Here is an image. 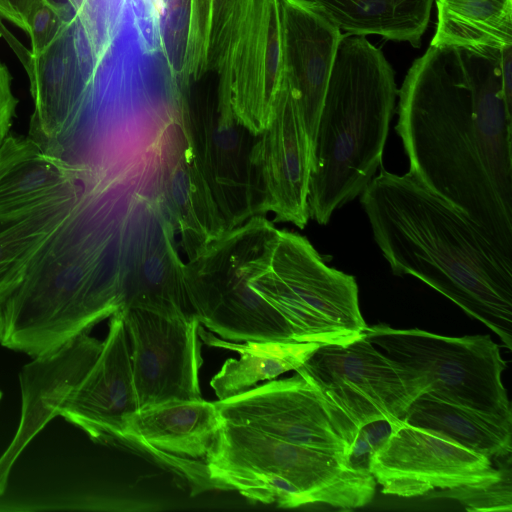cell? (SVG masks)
Wrapping results in <instances>:
<instances>
[{
	"mask_svg": "<svg viewBox=\"0 0 512 512\" xmlns=\"http://www.w3.org/2000/svg\"><path fill=\"white\" fill-rule=\"evenodd\" d=\"M83 192L23 217L0 218V309Z\"/></svg>",
	"mask_w": 512,
	"mask_h": 512,
	"instance_id": "28",
	"label": "cell"
},
{
	"mask_svg": "<svg viewBox=\"0 0 512 512\" xmlns=\"http://www.w3.org/2000/svg\"><path fill=\"white\" fill-rule=\"evenodd\" d=\"M37 0H0V18L27 32L29 14Z\"/></svg>",
	"mask_w": 512,
	"mask_h": 512,
	"instance_id": "34",
	"label": "cell"
},
{
	"mask_svg": "<svg viewBox=\"0 0 512 512\" xmlns=\"http://www.w3.org/2000/svg\"><path fill=\"white\" fill-rule=\"evenodd\" d=\"M219 81L214 87L182 90L179 115L230 230L265 215V196L255 159L257 135L221 105Z\"/></svg>",
	"mask_w": 512,
	"mask_h": 512,
	"instance_id": "10",
	"label": "cell"
},
{
	"mask_svg": "<svg viewBox=\"0 0 512 512\" xmlns=\"http://www.w3.org/2000/svg\"><path fill=\"white\" fill-rule=\"evenodd\" d=\"M394 422L395 420L379 419L362 426L349 446L345 457L346 465L355 470L369 471L371 457L387 440Z\"/></svg>",
	"mask_w": 512,
	"mask_h": 512,
	"instance_id": "31",
	"label": "cell"
},
{
	"mask_svg": "<svg viewBox=\"0 0 512 512\" xmlns=\"http://www.w3.org/2000/svg\"><path fill=\"white\" fill-rule=\"evenodd\" d=\"M157 194L188 260L226 231L179 111L161 137Z\"/></svg>",
	"mask_w": 512,
	"mask_h": 512,
	"instance_id": "19",
	"label": "cell"
},
{
	"mask_svg": "<svg viewBox=\"0 0 512 512\" xmlns=\"http://www.w3.org/2000/svg\"><path fill=\"white\" fill-rule=\"evenodd\" d=\"M435 34L430 46L468 49L512 45V0H434Z\"/></svg>",
	"mask_w": 512,
	"mask_h": 512,
	"instance_id": "27",
	"label": "cell"
},
{
	"mask_svg": "<svg viewBox=\"0 0 512 512\" xmlns=\"http://www.w3.org/2000/svg\"><path fill=\"white\" fill-rule=\"evenodd\" d=\"M312 151L297 102L284 78L267 127L257 135L255 159L265 211L303 229L310 217L308 187Z\"/></svg>",
	"mask_w": 512,
	"mask_h": 512,
	"instance_id": "15",
	"label": "cell"
},
{
	"mask_svg": "<svg viewBox=\"0 0 512 512\" xmlns=\"http://www.w3.org/2000/svg\"><path fill=\"white\" fill-rule=\"evenodd\" d=\"M398 95L395 130L409 172L512 260V204L490 173L457 49L429 46L409 68Z\"/></svg>",
	"mask_w": 512,
	"mask_h": 512,
	"instance_id": "3",
	"label": "cell"
},
{
	"mask_svg": "<svg viewBox=\"0 0 512 512\" xmlns=\"http://www.w3.org/2000/svg\"><path fill=\"white\" fill-rule=\"evenodd\" d=\"M102 347L103 342L87 332L81 333L22 368L21 417L15 436L0 456V495L7 488L17 458L46 424L59 416L62 404L91 368Z\"/></svg>",
	"mask_w": 512,
	"mask_h": 512,
	"instance_id": "20",
	"label": "cell"
},
{
	"mask_svg": "<svg viewBox=\"0 0 512 512\" xmlns=\"http://www.w3.org/2000/svg\"><path fill=\"white\" fill-rule=\"evenodd\" d=\"M137 189L86 187L0 309V345L50 353L123 307L125 224Z\"/></svg>",
	"mask_w": 512,
	"mask_h": 512,
	"instance_id": "1",
	"label": "cell"
},
{
	"mask_svg": "<svg viewBox=\"0 0 512 512\" xmlns=\"http://www.w3.org/2000/svg\"><path fill=\"white\" fill-rule=\"evenodd\" d=\"M176 233L158 198L138 196L128 215L122 250L123 307L168 317L195 316Z\"/></svg>",
	"mask_w": 512,
	"mask_h": 512,
	"instance_id": "11",
	"label": "cell"
},
{
	"mask_svg": "<svg viewBox=\"0 0 512 512\" xmlns=\"http://www.w3.org/2000/svg\"><path fill=\"white\" fill-rule=\"evenodd\" d=\"M75 12H80L81 0H67Z\"/></svg>",
	"mask_w": 512,
	"mask_h": 512,
	"instance_id": "36",
	"label": "cell"
},
{
	"mask_svg": "<svg viewBox=\"0 0 512 512\" xmlns=\"http://www.w3.org/2000/svg\"><path fill=\"white\" fill-rule=\"evenodd\" d=\"M203 465L211 488L282 508L323 503L351 510L368 504L376 487L369 471L332 454L225 420Z\"/></svg>",
	"mask_w": 512,
	"mask_h": 512,
	"instance_id": "5",
	"label": "cell"
},
{
	"mask_svg": "<svg viewBox=\"0 0 512 512\" xmlns=\"http://www.w3.org/2000/svg\"><path fill=\"white\" fill-rule=\"evenodd\" d=\"M85 185L60 160L40 150L0 178V218H19L81 194Z\"/></svg>",
	"mask_w": 512,
	"mask_h": 512,
	"instance_id": "25",
	"label": "cell"
},
{
	"mask_svg": "<svg viewBox=\"0 0 512 512\" xmlns=\"http://www.w3.org/2000/svg\"><path fill=\"white\" fill-rule=\"evenodd\" d=\"M71 5L54 0H37L29 14L27 32L33 55L45 51L72 20Z\"/></svg>",
	"mask_w": 512,
	"mask_h": 512,
	"instance_id": "30",
	"label": "cell"
},
{
	"mask_svg": "<svg viewBox=\"0 0 512 512\" xmlns=\"http://www.w3.org/2000/svg\"><path fill=\"white\" fill-rule=\"evenodd\" d=\"M110 317L97 359L58 413L100 443L123 442L126 420L138 410L123 313Z\"/></svg>",
	"mask_w": 512,
	"mask_h": 512,
	"instance_id": "16",
	"label": "cell"
},
{
	"mask_svg": "<svg viewBox=\"0 0 512 512\" xmlns=\"http://www.w3.org/2000/svg\"><path fill=\"white\" fill-rule=\"evenodd\" d=\"M279 4L285 78L313 152L323 100L344 34L313 0H279Z\"/></svg>",
	"mask_w": 512,
	"mask_h": 512,
	"instance_id": "18",
	"label": "cell"
},
{
	"mask_svg": "<svg viewBox=\"0 0 512 512\" xmlns=\"http://www.w3.org/2000/svg\"><path fill=\"white\" fill-rule=\"evenodd\" d=\"M223 421L215 402H169L131 414L123 443L145 450L196 486L211 487L203 464Z\"/></svg>",
	"mask_w": 512,
	"mask_h": 512,
	"instance_id": "21",
	"label": "cell"
},
{
	"mask_svg": "<svg viewBox=\"0 0 512 512\" xmlns=\"http://www.w3.org/2000/svg\"><path fill=\"white\" fill-rule=\"evenodd\" d=\"M360 203L395 276L420 279L512 349V260L473 221L410 172L382 164Z\"/></svg>",
	"mask_w": 512,
	"mask_h": 512,
	"instance_id": "2",
	"label": "cell"
},
{
	"mask_svg": "<svg viewBox=\"0 0 512 512\" xmlns=\"http://www.w3.org/2000/svg\"><path fill=\"white\" fill-rule=\"evenodd\" d=\"M18 99L12 91V75L0 60V150L11 135Z\"/></svg>",
	"mask_w": 512,
	"mask_h": 512,
	"instance_id": "32",
	"label": "cell"
},
{
	"mask_svg": "<svg viewBox=\"0 0 512 512\" xmlns=\"http://www.w3.org/2000/svg\"><path fill=\"white\" fill-rule=\"evenodd\" d=\"M127 331L138 410L202 399L201 345L196 316L168 317L121 309Z\"/></svg>",
	"mask_w": 512,
	"mask_h": 512,
	"instance_id": "12",
	"label": "cell"
},
{
	"mask_svg": "<svg viewBox=\"0 0 512 512\" xmlns=\"http://www.w3.org/2000/svg\"><path fill=\"white\" fill-rule=\"evenodd\" d=\"M456 49L490 173L500 194L512 204V110L503 90L502 48Z\"/></svg>",
	"mask_w": 512,
	"mask_h": 512,
	"instance_id": "22",
	"label": "cell"
},
{
	"mask_svg": "<svg viewBox=\"0 0 512 512\" xmlns=\"http://www.w3.org/2000/svg\"><path fill=\"white\" fill-rule=\"evenodd\" d=\"M500 473L497 477L428 494L426 498L457 500L468 511H512L511 454L497 459Z\"/></svg>",
	"mask_w": 512,
	"mask_h": 512,
	"instance_id": "29",
	"label": "cell"
},
{
	"mask_svg": "<svg viewBox=\"0 0 512 512\" xmlns=\"http://www.w3.org/2000/svg\"><path fill=\"white\" fill-rule=\"evenodd\" d=\"M1 399H2V391L0 390V402H1Z\"/></svg>",
	"mask_w": 512,
	"mask_h": 512,
	"instance_id": "37",
	"label": "cell"
},
{
	"mask_svg": "<svg viewBox=\"0 0 512 512\" xmlns=\"http://www.w3.org/2000/svg\"><path fill=\"white\" fill-rule=\"evenodd\" d=\"M199 338L207 345L236 351L210 381L218 400L239 395L258 382L296 370L320 344L288 340L228 341L199 327Z\"/></svg>",
	"mask_w": 512,
	"mask_h": 512,
	"instance_id": "23",
	"label": "cell"
},
{
	"mask_svg": "<svg viewBox=\"0 0 512 512\" xmlns=\"http://www.w3.org/2000/svg\"><path fill=\"white\" fill-rule=\"evenodd\" d=\"M402 420L491 460L505 457L512 451V427L427 394H422L410 405Z\"/></svg>",
	"mask_w": 512,
	"mask_h": 512,
	"instance_id": "26",
	"label": "cell"
},
{
	"mask_svg": "<svg viewBox=\"0 0 512 512\" xmlns=\"http://www.w3.org/2000/svg\"><path fill=\"white\" fill-rule=\"evenodd\" d=\"M500 67L506 103L512 110V45L501 49Z\"/></svg>",
	"mask_w": 512,
	"mask_h": 512,
	"instance_id": "35",
	"label": "cell"
},
{
	"mask_svg": "<svg viewBox=\"0 0 512 512\" xmlns=\"http://www.w3.org/2000/svg\"><path fill=\"white\" fill-rule=\"evenodd\" d=\"M38 151L39 148L28 136L11 134L0 150V178L16 163Z\"/></svg>",
	"mask_w": 512,
	"mask_h": 512,
	"instance_id": "33",
	"label": "cell"
},
{
	"mask_svg": "<svg viewBox=\"0 0 512 512\" xmlns=\"http://www.w3.org/2000/svg\"><path fill=\"white\" fill-rule=\"evenodd\" d=\"M345 35H379L419 47L434 0H313Z\"/></svg>",
	"mask_w": 512,
	"mask_h": 512,
	"instance_id": "24",
	"label": "cell"
},
{
	"mask_svg": "<svg viewBox=\"0 0 512 512\" xmlns=\"http://www.w3.org/2000/svg\"><path fill=\"white\" fill-rule=\"evenodd\" d=\"M264 217L254 216L226 230L185 264L188 297L196 318L228 341H294L287 323L250 282Z\"/></svg>",
	"mask_w": 512,
	"mask_h": 512,
	"instance_id": "8",
	"label": "cell"
},
{
	"mask_svg": "<svg viewBox=\"0 0 512 512\" xmlns=\"http://www.w3.org/2000/svg\"><path fill=\"white\" fill-rule=\"evenodd\" d=\"M365 338L413 373L426 393L512 427L499 346L489 335L443 336L418 328L367 326Z\"/></svg>",
	"mask_w": 512,
	"mask_h": 512,
	"instance_id": "7",
	"label": "cell"
},
{
	"mask_svg": "<svg viewBox=\"0 0 512 512\" xmlns=\"http://www.w3.org/2000/svg\"><path fill=\"white\" fill-rule=\"evenodd\" d=\"M295 371L314 387L348 446L362 426L379 419H402L426 393L413 373L385 355L364 333L347 343L320 345Z\"/></svg>",
	"mask_w": 512,
	"mask_h": 512,
	"instance_id": "9",
	"label": "cell"
},
{
	"mask_svg": "<svg viewBox=\"0 0 512 512\" xmlns=\"http://www.w3.org/2000/svg\"><path fill=\"white\" fill-rule=\"evenodd\" d=\"M215 403L225 421L324 451L346 465L348 444L335 430L314 387L297 372Z\"/></svg>",
	"mask_w": 512,
	"mask_h": 512,
	"instance_id": "14",
	"label": "cell"
},
{
	"mask_svg": "<svg viewBox=\"0 0 512 512\" xmlns=\"http://www.w3.org/2000/svg\"><path fill=\"white\" fill-rule=\"evenodd\" d=\"M398 94L395 72L365 36L345 35L336 53L312 152L309 217L326 225L367 187L382 164Z\"/></svg>",
	"mask_w": 512,
	"mask_h": 512,
	"instance_id": "4",
	"label": "cell"
},
{
	"mask_svg": "<svg viewBox=\"0 0 512 512\" xmlns=\"http://www.w3.org/2000/svg\"><path fill=\"white\" fill-rule=\"evenodd\" d=\"M369 472L382 493L410 498L492 479L500 470L490 458L398 419Z\"/></svg>",
	"mask_w": 512,
	"mask_h": 512,
	"instance_id": "13",
	"label": "cell"
},
{
	"mask_svg": "<svg viewBox=\"0 0 512 512\" xmlns=\"http://www.w3.org/2000/svg\"><path fill=\"white\" fill-rule=\"evenodd\" d=\"M76 18L42 53L33 55L9 32L4 37L21 60L30 82L34 111L28 137L46 151L74 122L94 87L77 63Z\"/></svg>",
	"mask_w": 512,
	"mask_h": 512,
	"instance_id": "17",
	"label": "cell"
},
{
	"mask_svg": "<svg viewBox=\"0 0 512 512\" xmlns=\"http://www.w3.org/2000/svg\"><path fill=\"white\" fill-rule=\"evenodd\" d=\"M250 282L287 323L294 341L347 343L367 327L354 276L328 266L297 232L274 225L261 231Z\"/></svg>",
	"mask_w": 512,
	"mask_h": 512,
	"instance_id": "6",
	"label": "cell"
}]
</instances>
